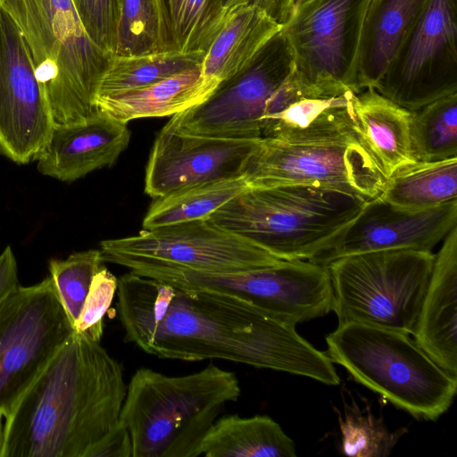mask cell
I'll return each instance as SVG.
<instances>
[{
    "mask_svg": "<svg viewBox=\"0 0 457 457\" xmlns=\"http://www.w3.org/2000/svg\"><path fill=\"white\" fill-rule=\"evenodd\" d=\"M3 0H0V4H2Z\"/></svg>",
    "mask_w": 457,
    "mask_h": 457,
    "instance_id": "obj_41",
    "label": "cell"
},
{
    "mask_svg": "<svg viewBox=\"0 0 457 457\" xmlns=\"http://www.w3.org/2000/svg\"><path fill=\"white\" fill-rule=\"evenodd\" d=\"M379 196L405 209H426L457 199V157L415 162L396 170Z\"/></svg>",
    "mask_w": 457,
    "mask_h": 457,
    "instance_id": "obj_26",
    "label": "cell"
},
{
    "mask_svg": "<svg viewBox=\"0 0 457 457\" xmlns=\"http://www.w3.org/2000/svg\"><path fill=\"white\" fill-rule=\"evenodd\" d=\"M173 288L146 353L187 361L226 360L328 386L340 383L327 353L303 338L295 327L231 293Z\"/></svg>",
    "mask_w": 457,
    "mask_h": 457,
    "instance_id": "obj_2",
    "label": "cell"
},
{
    "mask_svg": "<svg viewBox=\"0 0 457 457\" xmlns=\"http://www.w3.org/2000/svg\"><path fill=\"white\" fill-rule=\"evenodd\" d=\"M297 1L298 0H284L280 23H282V21H284L290 7Z\"/></svg>",
    "mask_w": 457,
    "mask_h": 457,
    "instance_id": "obj_39",
    "label": "cell"
},
{
    "mask_svg": "<svg viewBox=\"0 0 457 457\" xmlns=\"http://www.w3.org/2000/svg\"><path fill=\"white\" fill-rule=\"evenodd\" d=\"M249 187L305 185L331 188L370 200L381 193L386 178L355 135L283 141L262 137L246 162Z\"/></svg>",
    "mask_w": 457,
    "mask_h": 457,
    "instance_id": "obj_10",
    "label": "cell"
},
{
    "mask_svg": "<svg viewBox=\"0 0 457 457\" xmlns=\"http://www.w3.org/2000/svg\"><path fill=\"white\" fill-rule=\"evenodd\" d=\"M370 0H298L282 21L294 55L292 76L305 96L357 88V62Z\"/></svg>",
    "mask_w": 457,
    "mask_h": 457,
    "instance_id": "obj_9",
    "label": "cell"
},
{
    "mask_svg": "<svg viewBox=\"0 0 457 457\" xmlns=\"http://www.w3.org/2000/svg\"><path fill=\"white\" fill-rule=\"evenodd\" d=\"M54 127L27 41L0 7V154L19 164L37 160Z\"/></svg>",
    "mask_w": 457,
    "mask_h": 457,
    "instance_id": "obj_15",
    "label": "cell"
},
{
    "mask_svg": "<svg viewBox=\"0 0 457 457\" xmlns=\"http://www.w3.org/2000/svg\"><path fill=\"white\" fill-rule=\"evenodd\" d=\"M342 453L356 457H384L390 454L401 432L390 433L371 413L361 412L358 406L348 408L339 417Z\"/></svg>",
    "mask_w": 457,
    "mask_h": 457,
    "instance_id": "obj_33",
    "label": "cell"
},
{
    "mask_svg": "<svg viewBox=\"0 0 457 457\" xmlns=\"http://www.w3.org/2000/svg\"><path fill=\"white\" fill-rule=\"evenodd\" d=\"M283 2L284 0H224L223 4L226 10H228L239 3L252 4L265 10L280 23Z\"/></svg>",
    "mask_w": 457,
    "mask_h": 457,
    "instance_id": "obj_38",
    "label": "cell"
},
{
    "mask_svg": "<svg viewBox=\"0 0 457 457\" xmlns=\"http://www.w3.org/2000/svg\"><path fill=\"white\" fill-rule=\"evenodd\" d=\"M293 70V52L280 30L244 71L221 83L206 101L172 115L168 122L187 135L262 138L267 104Z\"/></svg>",
    "mask_w": 457,
    "mask_h": 457,
    "instance_id": "obj_12",
    "label": "cell"
},
{
    "mask_svg": "<svg viewBox=\"0 0 457 457\" xmlns=\"http://www.w3.org/2000/svg\"><path fill=\"white\" fill-rule=\"evenodd\" d=\"M204 56L203 52L176 49L138 55L113 54L101 79L96 98L154 84L200 65Z\"/></svg>",
    "mask_w": 457,
    "mask_h": 457,
    "instance_id": "obj_28",
    "label": "cell"
},
{
    "mask_svg": "<svg viewBox=\"0 0 457 457\" xmlns=\"http://www.w3.org/2000/svg\"><path fill=\"white\" fill-rule=\"evenodd\" d=\"M375 89L413 112L457 93V0H429Z\"/></svg>",
    "mask_w": 457,
    "mask_h": 457,
    "instance_id": "obj_13",
    "label": "cell"
},
{
    "mask_svg": "<svg viewBox=\"0 0 457 457\" xmlns=\"http://www.w3.org/2000/svg\"><path fill=\"white\" fill-rule=\"evenodd\" d=\"M128 123L99 110L84 122L54 126L38 157L37 170L63 182L112 166L129 143Z\"/></svg>",
    "mask_w": 457,
    "mask_h": 457,
    "instance_id": "obj_18",
    "label": "cell"
},
{
    "mask_svg": "<svg viewBox=\"0 0 457 457\" xmlns=\"http://www.w3.org/2000/svg\"><path fill=\"white\" fill-rule=\"evenodd\" d=\"M429 0H370L362 27L357 88H375Z\"/></svg>",
    "mask_w": 457,
    "mask_h": 457,
    "instance_id": "obj_24",
    "label": "cell"
},
{
    "mask_svg": "<svg viewBox=\"0 0 457 457\" xmlns=\"http://www.w3.org/2000/svg\"><path fill=\"white\" fill-rule=\"evenodd\" d=\"M354 108L355 136L386 179L416 162L411 143V112L371 87L356 94Z\"/></svg>",
    "mask_w": 457,
    "mask_h": 457,
    "instance_id": "obj_21",
    "label": "cell"
},
{
    "mask_svg": "<svg viewBox=\"0 0 457 457\" xmlns=\"http://www.w3.org/2000/svg\"><path fill=\"white\" fill-rule=\"evenodd\" d=\"M19 287L16 260L8 245L0 254V304Z\"/></svg>",
    "mask_w": 457,
    "mask_h": 457,
    "instance_id": "obj_37",
    "label": "cell"
},
{
    "mask_svg": "<svg viewBox=\"0 0 457 457\" xmlns=\"http://www.w3.org/2000/svg\"><path fill=\"white\" fill-rule=\"evenodd\" d=\"M0 7L27 41L54 126L95 116L98 87L112 54L89 37L71 0H3Z\"/></svg>",
    "mask_w": 457,
    "mask_h": 457,
    "instance_id": "obj_5",
    "label": "cell"
},
{
    "mask_svg": "<svg viewBox=\"0 0 457 457\" xmlns=\"http://www.w3.org/2000/svg\"><path fill=\"white\" fill-rule=\"evenodd\" d=\"M101 250L90 249L71 254L65 260L49 262L50 276L72 325L78 320L91 282L103 267Z\"/></svg>",
    "mask_w": 457,
    "mask_h": 457,
    "instance_id": "obj_32",
    "label": "cell"
},
{
    "mask_svg": "<svg viewBox=\"0 0 457 457\" xmlns=\"http://www.w3.org/2000/svg\"><path fill=\"white\" fill-rule=\"evenodd\" d=\"M356 92L331 96H302L262 121V137L310 141L355 135Z\"/></svg>",
    "mask_w": 457,
    "mask_h": 457,
    "instance_id": "obj_23",
    "label": "cell"
},
{
    "mask_svg": "<svg viewBox=\"0 0 457 457\" xmlns=\"http://www.w3.org/2000/svg\"><path fill=\"white\" fill-rule=\"evenodd\" d=\"M127 387L119 361L73 332L5 419L1 457H93Z\"/></svg>",
    "mask_w": 457,
    "mask_h": 457,
    "instance_id": "obj_1",
    "label": "cell"
},
{
    "mask_svg": "<svg viewBox=\"0 0 457 457\" xmlns=\"http://www.w3.org/2000/svg\"><path fill=\"white\" fill-rule=\"evenodd\" d=\"M93 457H132V444L124 425L120 423L100 442Z\"/></svg>",
    "mask_w": 457,
    "mask_h": 457,
    "instance_id": "obj_36",
    "label": "cell"
},
{
    "mask_svg": "<svg viewBox=\"0 0 457 457\" xmlns=\"http://www.w3.org/2000/svg\"><path fill=\"white\" fill-rule=\"evenodd\" d=\"M413 336L438 366L457 378V225L435 254Z\"/></svg>",
    "mask_w": 457,
    "mask_h": 457,
    "instance_id": "obj_19",
    "label": "cell"
},
{
    "mask_svg": "<svg viewBox=\"0 0 457 457\" xmlns=\"http://www.w3.org/2000/svg\"><path fill=\"white\" fill-rule=\"evenodd\" d=\"M219 86L202 75L200 64L141 88L98 96L96 103L98 110L128 123L184 112L206 101Z\"/></svg>",
    "mask_w": 457,
    "mask_h": 457,
    "instance_id": "obj_22",
    "label": "cell"
},
{
    "mask_svg": "<svg viewBox=\"0 0 457 457\" xmlns=\"http://www.w3.org/2000/svg\"><path fill=\"white\" fill-rule=\"evenodd\" d=\"M327 355L353 378L415 418L435 420L451 406L457 378L406 333L359 322L326 337Z\"/></svg>",
    "mask_w": 457,
    "mask_h": 457,
    "instance_id": "obj_6",
    "label": "cell"
},
{
    "mask_svg": "<svg viewBox=\"0 0 457 457\" xmlns=\"http://www.w3.org/2000/svg\"><path fill=\"white\" fill-rule=\"evenodd\" d=\"M259 139L187 135L167 122L149 154L145 192L158 198L186 187L242 176Z\"/></svg>",
    "mask_w": 457,
    "mask_h": 457,
    "instance_id": "obj_17",
    "label": "cell"
},
{
    "mask_svg": "<svg viewBox=\"0 0 457 457\" xmlns=\"http://www.w3.org/2000/svg\"><path fill=\"white\" fill-rule=\"evenodd\" d=\"M240 394L236 374L213 363L185 376L138 369L120 417L131 439L132 457H199L208 429Z\"/></svg>",
    "mask_w": 457,
    "mask_h": 457,
    "instance_id": "obj_3",
    "label": "cell"
},
{
    "mask_svg": "<svg viewBox=\"0 0 457 457\" xmlns=\"http://www.w3.org/2000/svg\"><path fill=\"white\" fill-rule=\"evenodd\" d=\"M204 457H295V445L267 415L217 419L199 449Z\"/></svg>",
    "mask_w": 457,
    "mask_h": 457,
    "instance_id": "obj_25",
    "label": "cell"
},
{
    "mask_svg": "<svg viewBox=\"0 0 457 457\" xmlns=\"http://www.w3.org/2000/svg\"><path fill=\"white\" fill-rule=\"evenodd\" d=\"M73 333L51 276L0 304V411L4 419Z\"/></svg>",
    "mask_w": 457,
    "mask_h": 457,
    "instance_id": "obj_11",
    "label": "cell"
},
{
    "mask_svg": "<svg viewBox=\"0 0 457 457\" xmlns=\"http://www.w3.org/2000/svg\"><path fill=\"white\" fill-rule=\"evenodd\" d=\"M247 187L242 175L186 187L155 198L144 217L143 229L208 220Z\"/></svg>",
    "mask_w": 457,
    "mask_h": 457,
    "instance_id": "obj_27",
    "label": "cell"
},
{
    "mask_svg": "<svg viewBox=\"0 0 457 457\" xmlns=\"http://www.w3.org/2000/svg\"><path fill=\"white\" fill-rule=\"evenodd\" d=\"M432 251L352 254L327 266L338 324L359 322L413 335L428 285Z\"/></svg>",
    "mask_w": 457,
    "mask_h": 457,
    "instance_id": "obj_7",
    "label": "cell"
},
{
    "mask_svg": "<svg viewBox=\"0 0 457 457\" xmlns=\"http://www.w3.org/2000/svg\"><path fill=\"white\" fill-rule=\"evenodd\" d=\"M282 24L262 8L239 3L228 8L223 23L204 53L202 75L220 85L244 71Z\"/></svg>",
    "mask_w": 457,
    "mask_h": 457,
    "instance_id": "obj_20",
    "label": "cell"
},
{
    "mask_svg": "<svg viewBox=\"0 0 457 457\" xmlns=\"http://www.w3.org/2000/svg\"><path fill=\"white\" fill-rule=\"evenodd\" d=\"M3 419H4V413L0 411V457H1L3 440H4V422L3 421Z\"/></svg>",
    "mask_w": 457,
    "mask_h": 457,
    "instance_id": "obj_40",
    "label": "cell"
},
{
    "mask_svg": "<svg viewBox=\"0 0 457 457\" xmlns=\"http://www.w3.org/2000/svg\"><path fill=\"white\" fill-rule=\"evenodd\" d=\"M100 250L104 262L152 278L176 272L237 273L284 261L209 219L104 240Z\"/></svg>",
    "mask_w": 457,
    "mask_h": 457,
    "instance_id": "obj_8",
    "label": "cell"
},
{
    "mask_svg": "<svg viewBox=\"0 0 457 457\" xmlns=\"http://www.w3.org/2000/svg\"><path fill=\"white\" fill-rule=\"evenodd\" d=\"M89 37L113 54L116 48L120 0H71Z\"/></svg>",
    "mask_w": 457,
    "mask_h": 457,
    "instance_id": "obj_35",
    "label": "cell"
},
{
    "mask_svg": "<svg viewBox=\"0 0 457 457\" xmlns=\"http://www.w3.org/2000/svg\"><path fill=\"white\" fill-rule=\"evenodd\" d=\"M224 0H167L176 50L205 53L220 29Z\"/></svg>",
    "mask_w": 457,
    "mask_h": 457,
    "instance_id": "obj_31",
    "label": "cell"
},
{
    "mask_svg": "<svg viewBox=\"0 0 457 457\" xmlns=\"http://www.w3.org/2000/svg\"><path fill=\"white\" fill-rule=\"evenodd\" d=\"M118 278L105 267L94 276L73 332L100 343L104 334V318L113 300Z\"/></svg>",
    "mask_w": 457,
    "mask_h": 457,
    "instance_id": "obj_34",
    "label": "cell"
},
{
    "mask_svg": "<svg viewBox=\"0 0 457 457\" xmlns=\"http://www.w3.org/2000/svg\"><path fill=\"white\" fill-rule=\"evenodd\" d=\"M457 225V199L426 209L393 205L379 195L367 200L352 223L312 262L328 265L338 258L377 251H432Z\"/></svg>",
    "mask_w": 457,
    "mask_h": 457,
    "instance_id": "obj_16",
    "label": "cell"
},
{
    "mask_svg": "<svg viewBox=\"0 0 457 457\" xmlns=\"http://www.w3.org/2000/svg\"><path fill=\"white\" fill-rule=\"evenodd\" d=\"M155 279L177 287H205L234 294L291 326L332 311L327 266L307 260L228 273L176 272Z\"/></svg>",
    "mask_w": 457,
    "mask_h": 457,
    "instance_id": "obj_14",
    "label": "cell"
},
{
    "mask_svg": "<svg viewBox=\"0 0 457 457\" xmlns=\"http://www.w3.org/2000/svg\"><path fill=\"white\" fill-rule=\"evenodd\" d=\"M411 143L416 162L457 157V93L411 112Z\"/></svg>",
    "mask_w": 457,
    "mask_h": 457,
    "instance_id": "obj_30",
    "label": "cell"
},
{
    "mask_svg": "<svg viewBox=\"0 0 457 457\" xmlns=\"http://www.w3.org/2000/svg\"><path fill=\"white\" fill-rule=\"evenodd\" d=\"M366 201L315 186L247 187L209 220L280 260H310L352 223Z\"/></svg>",
    "mask_w": 457,
    "mask_h": 457,
    "instance_id": "obj_4",
    "label": "cell"
},
{
    "mask_svg": "<svg viewBox=\"0 0 457 457\" xmlns=\"http://www.w3.org/2000/svg\"><path fill=\"white\" fill-rule=\"evenodd\" d=\"M175 49L167 0H120L115 54Z\"/></svg>",
    "mask_w": 457,
    "mask_h": 457,
    "instance_id": "obj_29",
    "label": "cell"
}]
</instances>
